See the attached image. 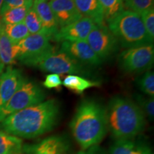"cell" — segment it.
Listing matches in <instances>:
<instances>
[{"label": "cell", "instance_id": "cell-1", "mask_svg": "<svg viewBox=\"0 0 154 154\" xmlns=\"http://www.w3.org/2000/svg\"><path fill=\"white\" fill-rule=\"evenodd\" d=\"M60 116V105L49 99L8 116L0 122V130L18 138H34L51 131Z\"/></svg>", "mask_w": 154, "mask_h": 154}, {"label": "cell", "instance_id": "cell-2", "mask_svg": "<svg viewBox=\"0 0 154 154\" xmlns=\"http://www.w3.org/2000/svg\"><path fill=\"white\" fill-rule=\"evenodd\" d=\"M72 135L82 150L99 145L106 136V108L92 99L82 100L70 123Z\"/></svg>", "mask_w": 154, "mask_h": 154}, {"label": "cell", "instance_id": "cell-3", "mask_svg": "<svg viewBox=\"0 0 154 154\" xmlns=\"http://www.w3.org/2000/svg\"><path fill=\"white\" fill-rule=\"evenodd\" d=\"M106 113L108 129L115 140L135 138L145 129V114L136 102L128 98L113 97Z\"/></svg>", "mask_w": 154, "mask_h": 154}, {"label": "cell", "instance_id": "cell-4", "mask_svg": "<svg viewBox=\"0 0 154 154\" xmlns=\"http://www.w3.org/2000/svg\"><path fill=\"white\" fill-rule=\"evenodd\" d=\"M107 23L109 31L125 49L153 43L148 35L140 15L134 11H123Z\"/></svg>", "mask_w": 154, "mask_h": 154}, {"label": "cell", "instance_id": "cell-5", "mask_svg": "<svg viewBox=\"0 0 154 154\" xmlns=\"http://www.w3.org/2000/svg\"><path fill=\"white\" fill-rule=\"evenodd\" d=\"M26 66L38 68L42 72L56 74H70L73 75L88 76L90 73L84 68L82 63L74 60L66 54L55 51L54 49L47 51L34 59Z\"/></svg>", "mask_w": 154, "mask_h": 154}, {"label": "cell", "instance_id": "cell-6", "mask_svg": "<svg viewBox=\"0 0 154 154\" xmlns=\"http://www.w3.org/2000/svg\"><path fill=\"white\" fill-rule=\"evenodd\" d=\"M45 98L43 88L36 83L26 79L7 104L0 110V122L12 113L42 103Z\"/></svg>", "mask_w": 154, "mask_h": 154}, {"label": "cell", "instance_id": "cell-7", "mask_svg": "<svg viewBox=\"0 0 154 154\" xmlns=\"http://www.w3.org/2000/svg\"><path fill=\"white\" fill-rule=\"evenodd\" d=\"M153 44L126 49L119 54L120 68L126 73H140L149 70L153 64Z\"/></svg>", "mask_w": 154, "mask_h": 154}, {"label": "cell", "instance_id": "cell-8", "mask_svg": "<svg viewBox=\"0 0 154 154\" xmlns=\"http://www.w3.org/2000/svg\"><path fill=\"white\" fill-rule=\"evenodd\" d=\"M86 41L102 61L110 59L119 50L118 40L106 24H95Z\"/></svg>", "mask_w": 154, "mask_h": 154}, {"label": "cell", "instance_id": "cell-9", "mask_svg": "<svg viewBox=\"0 0 154 154\" xmlns=\"http://www.w3.org/2000/svg\"><path fill=\"white\" fill-rule=\"evenodd\" d=\"M51 38L44 33L29 34L16 44L17 61L27 65L30 61L53 50L54 47L49 42Z\"/></svg>", "mask_w": 154, "mask_h": 154}, {"label": "cell", "instance_id": "cell-10", "mask_svg": "<svg viewBox=\"0 0 154 154\" xmlns=\"http://www.w3.org/2000/svg\"><path fill=\"white\" fill-rule=\"evenodd\" d=\"M60 51L82 64L99 66L102 61L88 45L86 41L62 42Z\"/></svg>", "mask_w": 154, "mask_h": 154}, {"label": "cell", "instance_id": "cell-11", "mask_svg": "<svg viewBox=\"0 0 154 154\" xmlns=\"http://www.w3.org/2000/svg\"><path fill=\"white\" fill-rule=\"evenodd\" d=\"M26 79L18 69L9 66L0 74V110L22 86Z\"/></svg>", "mask_w": 154, "mask_h": 154}, {"label": "cell", "instance_id": "cell-12", "mask_svg": "<svg viewBox=\"0 0 154 154\" xmlns=\"http://www.w3.org/2000/svg\"><path fill=\"white\" fill-rule=\"evenodd\" d=\"M95 23L88 17H82L72 24L59 29L53 36L56 42L86 41Z\"/></svg>", "mask_w": 154, "mask_h": 154}, {"label": "cell", "instance_id": "cell-13", "mask_svg": "<svg viewBox=\"0 0 154 154\" xmlns=\"http://www.w3.org/2000/svg\"><path fill=\"white\" fill-rule=\"evenodd\" d=\"M69 145L61 136H51L38 143L24 145L22 154H68Z\"/></svg>", "mask_w": 154, "mask_h": 154}, {"label": "cell", "instance_id": "cell-14", "mask_svg": "<svg viewBox=\"0 0 154 154\" xmlns=\"http://www.w3.org/2000/svg\"><path fill=\"white\" fill-rule=\"evenodd\" d=\"M58 26L62 28L84 17L73 0H51L49 2Z\"/></svg>", "mask_w": 154, "mask_h": 154}, {"label": "cell", "instance_id": "cell-15", "mask_svg": "<svg viewBox=\"0 0 154 154\" xmlns=\"http://www.w3.org/2000/svg\"><path fill=\"white\" fill-rule=\"evenodd\" d=\"M32 8L39 17L44 29V33L52 38L59 30V26L48 0H34L32 4Z\"/></svg>", "mask_w": 154, "mask_h": 154}, {"label": "cell", "instance_id": "cell-16", "mask_svg": "<svg viewBox=\"0 0 154 154\" xmlns=\"http://www.w3.org/2000/svg\"><path fill=\"white\" fill-rule=\"evenodd\" d=\"M109 154H153L151 147L145 142L131 139L115 140L111 146Z\"/></svg>", "mask_w": 154, "mask_h": 154}, {"label": "cell", "instance_id": "cell-17", "mask_svg": "<svg viewBox=\"0 0 154 154\" xmlns=\"http://www.w3.org/2000/svg\"><path fill=\"white\" fill-rule=\"evenodd\" d=\"M76 7L84 17L92 19L96 24H105L103 13L99 0H73Z\"/></svg>", "mask_w": 154, "mask_h": 154}, {"label": "cell", "instance_id": "cell-18", "mask_svg": "<svg viewBox=\"0 0 154 154\" xmlns=\"http://www.w3.org/2000/svg\"><path fill=\"white\" fill-rule=\"evenodd\" d=\"M17 44L13 43L5 34L0 23V61L5 65L14 64L17 61Z\"/></svg>", "mask_w": 154, "mask_h": 154}, {"label": "cell", "instance_id": "cell-19", "mask_svg": "<svg viewBox=\"0 0 154 154\" xmlns=\"http://www.w3.org/2000/svg\"><path fill=\"white\" fill-rule=\"evenodd\" d=\"M23 140L0 130V154H22Z\"/></svg>", "mask_w": 154, "mask_h": 154}, {"label": "cell", "instance_id": "cell-20", "mask_svg": "<svg viewBox=\"0 0 154 154\" xmlns=\"http://www.w3.org/2000/svg\"><path fill=\"white\" fill-rule=\"evenodd\" d=\"M62 84L75 94H82L88 88L99 86L100 83L86 79L78 75L70 74L63 79Z\"/></svg>", "mask_w": 154, "mask_h": 154}, {"label": "cell", "instance_id": "cell-21", "mask_svg": "<svg viewBox=\"0 0 154 154\" xmlns=\"http://www.w3.org/2000/svg\"><path fill=\"white\" fill-rule=\"evenodd\" d=\"M2 28L5 34L14 44L19 43L30 34L24 22L15 24H2Z\"/></svg>", "mask_w": 154, "mask_h": 154}, {"label": "cell", "instance_id": "cell-22", "mask_svg": "<svg viewBox=\"0 0 154 154\" xmlns=\"http://www.w3.org/2000/svg\"><path fill=\"white\" fill-rule=\"evenodd\" d=\"M103 10L104 21L108 22L122 12L124 0H99Z\"/></svg>", "mask_w": 154, "mask_h": 154}, {"label": "cell", "instance_id": "cell-23", "mask_svg": "<svg viewBox=\"0 0 154 154\" xmlns=\"http://www.w3.org/2000/svg\"><path fill=\"white\" fill-rule=\"evenodd\" d=\"M31 6H22L9 9L2 17V23L4 24H15L24 22Z\"/></svg>", "mask_w": 154, "mask_h": 154}, {"label": "cell", "instance_id": "cell-24", "mask_svg": "<svg viewBox=\"0 0 154 154\" xmlns=\"http://www.w3.org/2000/svg\"><path fill=\"white\" fill-rule=\"evenodd\" d=\"M24 22L30 34L44 33V29L39 17L36 14L32 7L26 14Z\"/></svg>", "mask_w": 154, "mask_h": 154}, {"label": "cell", "instance_id": "cell-25", "mask_svg": "<svg viewBox=\"0 0 154 154\" xmlns=\"http://www.w3.org/2000/svg\"><path fill=\"white\" fill-rule=\"evenodd\" d=\"M139 89L151 97L154 96V73L151 71H148L144 73L136 82Z\"/></svg>", "mask_w": 154, "mask_h": 154}, {"label": "cell", "instance_id": "cell-26", "mask_svg": "<svg viewBox=\"0 0 154 154\" xmlns=\"http://www.w3.org/2000/svg\"><path fill=\"white\" fill-rule=\"evenodd\" d=\"M136 103L140 108L145 116L150 120L153 121L154 117V99L153 97H145L140 94L135 96Z\"/></svg>", "mask_w": 154, "mask_h": 154}, {"label": "cell", "instance_id": "cell-27", "mask_svg": "<svg viewBox=\"0 0 154 154\" xmlns=\"http://www.w3.org/2000/svg\"><path fill=\"white\" fill-rule=\"evenodd\" d=\"M124 3L129 11L141 14L144 11L153 8V0H124Z\"/></svg>", "mask_w": 154, "mask_h": 154}, {"label": "cell", "instance_id": "cell-28", "mask_svg": "<svg viewBox=\"0 0 154 154\" xmlns=\"http://www.w3.org/2000/svg\"><path fill=\"white\" fill-rule=\"evenodd\" d=\"M143 25L151 41L154 39V9H150L140 14Z\"/></svg>", "mask_w": 154, "mask_h": 154}, {"label": "cell", "instance_id": "cell-29", "mask_svg": "<svg viewBox=\"0 0 154 154\" xmlns=\"http://www.w3.org/2000/svg\"><path fill=\"white\" fill-rule=\"evenodd\" d=\"M32 4H33V0H3L0 16L10 9L22 7V6L32 7Z\"/></svg>", "mask_w": 154, "mask_h": 154}, {"label": "cell", "instance_id": "cell-30", "mask_svg": "<svg viewBox=\"0 0 154 154\" xmlns=\"http://www.w3.org/2000/svg\"><path fill=\"white\" fill-rule=\"evenodd\" d=\"M62 84V82L59 74H50L46 76L43 83L44 87L47 88H59Z\"/></svg>", "mask_w": 154, "mask_h": 154}, {"label": "cell", "instance_id": "cell-31", "mask_svg": "<svg viewBox=\"0 0 154 154\" xmlns=\"http://www.w3.org/2000/svg\"><path fill=\"white\" fill-rule=\"evenodd\" d=\"M76 154H109V153L106 150L101 147L99 145H95L86 149L81 150Z\"/></svg>", "mask_w": 154, "mask_h": 154}, {"label": "cell", "instance_id": "cell-32", "mask_svg": "<svg viewBox=\"0 0 154 154\" xmlns=\"http://www.w3.org/2000/svg\"><path fill=\"white\" fill-rule=\"evenodd\" d=\"M5 68V64L0 61V74L3 72V69Z\"/></svg>", "mask_w": 154, "mask_h": 154}, {"label": "cell", "instance_id": "cell-33", "mask_svg": "<svg viewBox=\"0 0 154 154\" xmlns=\"http://www.w3.org/2000/svg\"><path fill=\"white\" fill-rule=\"evenodd\" d=\"M2 4H3V0H0V14H1V9H2Z\"/></svg>", "mask_w": 154, "mask_h": 154}, {"label": "cell", "instance_id": "cell-34", "mask_svg": "<svg viewBox=\"0 0 154 154\" xmlns=\"http://www.w3.org/2000/svg\"><path fill=\"white\" fill-rule=\"evenodd\" d=\"M50 1H51V0H50Z\"/></svg>", "mask_w": 154, "mask_h": 154}]
</instances>
